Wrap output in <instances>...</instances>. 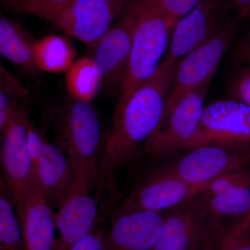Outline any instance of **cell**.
Here are the masks:
<instances>
[{
	"mask_svg": "<svg viewBox=\"0 0 250 250\" xmlns=\"http://www.w3.org/2000/svg\"><path fill=\"white\" fill-rule=\"evenodd\" d=\"M174 66L161 62L154 75L134 92L124 106L115 109L113 124L104 139L100 167L101 183L109 190H116V171L134 159L160 124Z\"/></svg>",
	"mask_w": 250,
	"mask_h": 250,
	"instance_id": "1",
	"label": "cell"
},
{
	"mask_svg": "<svg viewBox=\"0 0 250 250\" xmlns=\"http://www.w3.org/2000/svg\"><path fill=\"white\" fill-rule=\"evenodd\" d=\"M236 225L211 214L199 193L167 210L154 250H220Z\"/></svg>",
	"mask_w": 250,
	"mask_h": 250,
	"instance_id": "2",
	"label": "cell"
},
{
	"mask_svg": "<svg viewBox=\"0 0 250 250\" xmlns=\"http://www.w3.org/2000/svg\"><path fill=\"white\" fill-rule=\"evenodd\" d=\"M171 32L165 15L154 0H143L115 109L124 106L134 92L154 75L167 52Z\"/></svg>",
	"mask_w": 250,
	"mask_h": 250,
	"instance_id": "3",
	"label": "cell"
},
{
	"mask_svg": "<svg viewBox=\"0 0 250 250\" xmlns=\"http://www.w3.org/2000/svg\"><path fill=\"white\" fill-rule=\"evenodd\" d=\"M59 146L70 158L78 174L100 180L104 139L98 114L90 102L72 98L65 104L59 114Z\"/></svg>",
	"mask_w": 250,
	"mask_h": 250,
	"instance_id": "4",
	"label": "cell"
},
{
	"mask_svg": "<svg viewBox=\"0 0 250 250\" xmlns=\"http://www.w3.org/2000/svg\"><path fill=\"white\" fill-rule=\"evenodd\" d=\"M241 20L238 16L231 18L213 39L192 50L175 64L165 111L156 131L182 98L192 90L211 82L224 55L236 41Z\"/></svg>",
	"mask_w": 250,
	"mask_h": 250,
	"instance_id": "5",
	"label": "cell"
},
{
	"mask_svg": "<svg viewBox=\"0 0 250 250\" xmlns=\"http://www.w3.org/2000/svg\"><path fill=\"white\" fill-rule=\"evenodd\" d=\"M143 0H128L107 32L88 46L90 56L101 70L104 88L118 95L132 49L134 33Z\"/></svg>",
	"mask_w": 250,
	"mask_h": 250,
	"instance_id": "6",
	"label": "cell"
},
{
	"mask_svg": "<svg viewBox=\"0 0 250 250\" xmlns=\"http://www.w3.org/2000/svg\"><path fill=\"white\" fill-rule=\"evenodd\" d=\"M210 145L250 147V106L228 97L206 105L184 150Z\"/></svg>",
	"mask_w": 250,
	"mask_h": 250,
	"instance_id": "7",
	"label": "cell"
},
{
	"mask_svg": "<svg viewBox=\"0 0 250 250\" xmlns=\"http://www.w3.org/2000/svg\"><path fill=\"white\" fill-rule=\"evenodd\" d=\"M30 123L27 105L22 103L2 134L0 152L4 179L14 197L19 218L34 174L27 145Z\"/></svg>",
	"mask_w": 250,
	"mask_h": 250,
	"instance_id": "8",
	"label": "cell"
},
{
	"mask_svg": "<svg viewBox=\"0 0 250 250\" xmlns=\"http://www.w3.org/2000/svg\"><path fill=\"white\" fill-rule=\"evenodd\" d=\"M100 179L78 174L65 200L54 214L56 228L60 233L57 250H68L75 243L94 229L98 220L99 195L94 190L102 188Z\"/></svg>",
	"mask_w": 250,
	"mask_h": 250,
	"instance_id": "9",
	"label": "cell"
},
{
	"mask_svg": "<svg viewBox=\"0 0 250 250\" xmlns=\"http://www.w3.org/2000/svg\"><path fill=\"white\" fill-rule=\"evenodd\" d=\"M210 83L192 90L179 101L146 143L145 153L159 159L184 150L201 121Z\"/></svg>",
	"mask_w": 250,
	"mask_h": 250,
	"instance_id": "10",
	"label": "cell"
},
{
	"mask_svg": "<svg viewBox=\"0 0 250 250\" xmlns=\"http://www.w3.org/2000/svg\"><path fill=\"white\" fill-rule=\"evenodd\" d=\"M225 0H203L177 23L163 63L172 67L194 49L213 39L231 19Z\"/></svg>",
	"mask_w": 250,
	"mask_h": 250,
	"instance_id": "11",
	"label": "cell"
},
{
	"mask_svg": "<svg viewBox=\"0 0 250 250\" xmlns=\"http://www.w3.org/2000/svg\"><path fill=\"white\" fill-rule=\"evenodd\" d=\"M250 164V147L210 145L189 149L172 165L159 170L189 183L204 184Z\"/></svg>",
	"mask_w": 250,
	"mask_h": 250,
	"instance_id": "12",
	"label": "cell"
},
{
	"mask_svg": "<svg viewBox=\"0 0 250 250\" xmlns=\"http://www.w3.org/2000/svg\"><path fill=\"white\" fill-rule=\"evenodd\" d=\"M128 0H72L51 21L67 35L93 45L116 22Z\"/></svg>",
	"mask_w": 250,
	"mask_h": 250,
	"instance_id": "13",
	"label": "cell"
},
{
	"mask_svg": "<svg viewBox=\"0 0 250 250\" xmlns=\"http://www.w3.org/2000/svg\"><path fill=\"white\" fill-rule=\"evenodd\" d=\"M211 182L204 184L189 183L156 170L149 174L122 202L116 213L132 210L166 211L198 195Z\"/></svg>",
	"mask_w": 250,
	"mask_h": 250,
	"instance_id": "14",
	"label": "cell"
},
{
	"mask_svg": "<svg viewBox=\"0 0 250 250\" xmlns=\"http://www.w3.org/2000/svg\"><path fill=\"white\" fill-rule=\"evenodd\" d=\"M167 211L115 213L106 234V250H154L162 233Z\"/></svg>",
	"mask_w": 250,
	"mask_h": 250,
	"instance_id": "15",
	"label": "cell"
},
{
	"mask_svg": "<svg viewBox=\"0 0 250 250\" xmlns=\"http://www.w3.org/2000/svg\"><path fill=\"white\" fill-rule=\"evenodd\" d=\"M20 221L25 250H57L54 214L35 172Z\"/></svg>",
	"mask_w": 250,
	"mask_h": 250,
	"instance_id": "16",
	"label": "cell"
},
{
	"mask_svg": "<svg viewBox=\"0 0 250 250\" xmlns=\"http://www.w3.org/2000/svg\"><path fill=\"white\" fill-rule=\"evenodd\" d=\"M34 172L52 209L60 207L78 176L76 167L62 147L47 140Z\"/></svg>",
	"mask_w": 250,
	"mask_h": 250,
	"instance_id": "17",
	"label": "cell"
},
{
	"mask_svg": "<svg viewBox=\"0 0 250 250\" xmlns=\"http://www.w3.org/2000/svg\"><path fill=\"white\" fill-rule=\"evenodd\" d=\"M36 41L19 24L7 18L0 20V54L1 57L30 75L39 71L34 57Z\"/></svg>",
	"mask_w": 250,
	"mask_h": 250,
	"instance_id": "18",
	"label": "cell"
},
{
	"mask_svg": "<svg viewBox=\"0 0 250 250\" xmlns=\"http://www.w3.org/2000/svg\"><path fill=\"white\" fill-rule=\"evenodd\" d=\"M77 49L63 36L49 35L36 41L34 61L38 69L50 73L66 72L76 59Z\"/></svg>",
	"mask_w": 250,
	"mask_h": 250,
	"instance_id": "19",
	"label": "cell"
},
{
	"mask_svg": "<svg viewBox=\"0 0 250 250\" xmlns=\"http://www.w3.org/2000/svg\"><path fill=\"white\" fill-rule=\"evenodd\" d=\"M65 85L72 98L90 102L103 85L101 70L90 56H83L65 72Z\"/></svg>",
	"mask_w": 250,
	"mask_h": 250,
	"instance_id": "20",
	"label": "cell"
},
{
	"mask_svg": "<svg viewBox=\"0 0 250 250\" xmlns=\"http://www.w3.org/2000/svg\"><path fill=\"white\" fill-rule=\"evenodd\" d=\"M202 192L200 195L206 207L220 220L230 223L235 220L241 221L250 213V187L234 188L210 197H206Z\"/></svg>",
	"mask_w": 250,
	"mask_h": 250,
	"instance_id": "21",
	"label": "cell"
},
{
	"mask_svg": "<svg viewBox=\"0 0 250 250\" xmlns=\"http://www.w3.org/2000/svg\"><path fill=\"white\" fill-rule=\"evenodd\" d=\"M0 180V250H25L21 221L14 213V197L4 178Z\"/></svg>",
	"mask_w": 250,
	"mask_h": 250,
	"instance_id": "22",
	"label": "cell"
},
{
	"mask_svg": "<svg viewBox=\"0 0 250 250\" xmlns=\"http://www.w3.org/2000/svg\"><path fill=\"white\" fill-rule=\"evenodd\" d=\"M237 68L227 80V97L250 106V64Z\"/></svg>",
	"mask_w": 250,
	"mask_h": 250,
	"instance_id": "23",
	"label": "cell"
},
{
	"mask_svg": "<svg viewBox=\"0 0 250 250\" xmlns=\"http://www.w3.org/2000/svg\"><path fill=\"white\" fill-rule=\"evenodd\" d=\"M248 167L236 169L215 179L202 192V194L206 197H210L234 188L250 187V169Z\"/></svg>",
	"mask_w": 250,
	"mask_h": 250,
	"instance_id": "24",
	"label": "cell"
},
{
	"mask_svg": "<svg viewBox=\"0 0 250 250\" xmlns=\"http://www.w3.org/2000/svg\"><path fill=\"white\" fill-rule=\"evenodd\" d=\"M202 1L203 0H154L165 15L172 32L179 21L188 14Z\"/></svg>",
	"mask_w": 250,
	"mask_h": 250,
	"instance_id": "25",
	"label": "cell"
},
{
	"mask_svg": "<svg viewBox=\"0 0 250 250\" xmlns=\"http://www.w3.org/2000/svg\"><path fill=\"white\" fill-rule=\"evenodd\" d=\"M72 0H25L18 9L21 14L33 15L45 21H51L57 12Z\"/></svg>",
	"mask_w": 250,
	"mask_h": 250,
	"instance_id": "26",
	"label": "cell"
},
{
	"mask_svg": "<svg viewBox=\"0 0 250 250\" xmlns=\"http://www.w3.org/2000/svg\"><path fill=\"white\" fill-rule=\"evenodd\" d=\"M220 250H250V213L237 225Z\"/></svg>",
	"mask_w": 250,
	"mask_h": 250,
	"instance_id": "27",
	"label": "cell"
},
{
	"mask_svg": "<svg viewBox=\"0 0 250 250\" xmlns=\"http://www.w3.org/2000/svg\"><path fill=\"white\" fill-rule=\"evenodd\" d=\"M106 229L103 225L98 230L93 229L68 250H106Z\"/></svg>",
	"mask_w": 250,
	"mask_h": 250,
	"instance_id": "28",
	"label": "cell"
},
{
	"mask_svg": "<svg viewBox=\"0 0 250 250\" xmlns=\"http://www.w3.org/2000/svg\"><path fill=\"white\" fill-rule=\"evenodd\" d=\"M45 142L46 139L43 135L41 134L34 127L31 122L29 126V130H28L27 145L34 172H35L36 167L39 165L41 157H42Z\"/></svg>",
	"mask_w": 250,
	"mask_h": 250,
	"instance_id": "29",
	"label": "cell"
},
{
	"mask_svg": "<svg viewBox=\"0 0 250 250\" xmlns=\"http://www.w3.org/2000/svg\"><path fill=\"white\" fill-rule=\"evenodd\" d=\"M235 42V57L243 63L250 64V30Z\"/></svg>",
	"mask_w": 250,
	"mask_h": 250,
	"instance_id": "30",
	"label": "cell"
},
{
	"mask_svg": "<svg viewBox=\"0 0 250 250\" xmlns=\"http://www.w3.org/2000/svg\"><path fill=\"white\" fill-rule=\"evenodd\" d=\"M231 6L241 19L250 18V0H231Z\"/></svg>",
	"mask_w": 250,
	"mask_h": 250,
	"instance_id": "31",
	"label": "cell"
},
{
	"mask_svg": "<svg viewBox=\"0 0 250 250\" xmlns=\"http://www.w3.org/2000/svg\"><path fill=\"white\" fill-rule=\"evenodd\" d=\"M16 1V0H1L2 1V4H4V6H7L11 3L14 2V1Z\"/></svg>",
	"mask_w": 250,
	"mask_h": 250,
	"instance_id": "32",
	"label": "cell"
}]
</instances>
